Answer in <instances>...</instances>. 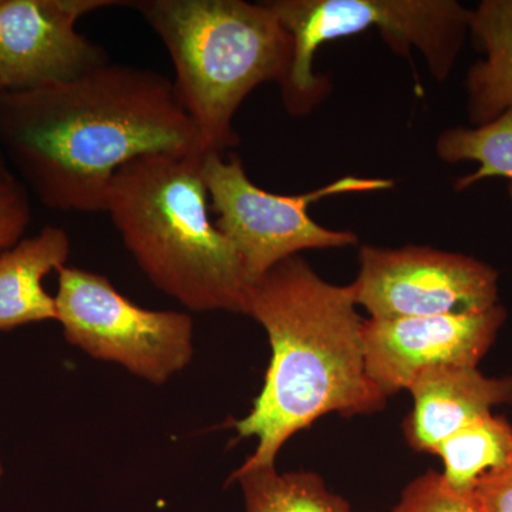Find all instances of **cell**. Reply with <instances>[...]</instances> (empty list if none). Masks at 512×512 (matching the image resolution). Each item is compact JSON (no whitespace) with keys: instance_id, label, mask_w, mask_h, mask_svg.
<instances>
[{"instance_id":"ac0fdd59","label":"cell","mask_w":512,"mask_h":512,"mask_svg":"<svg viewBox=\"0 0 512 512\" xmlns=\"http://www.w3.org/2000/svg\"><path fill=\"white\" fill-rule=\"evenodd\" d=\"M30 220L28 191L10 170L0 173V249L18 244Z\"/></svg>"},{"instance_id":"8fae6325","label":"cell","mask_w":512,"mask_h":512,"mask_svg":"<svg viewBox=\"0 0 512 512\" xmlns=\"http://www.w3.org/2000/svg\"><path fill=\"white\" fill-rule=\"evenodd\" d=\"M414 407L406 437L419 453L436 448L458 430L512 403V375L484 376L477 367L441 366L421 373L412 386Z\"/></svg>"},{"instance_id":"e0dca14e","label":"cell","mask_w":512,"mask_h":512,"mask_svg":"<svg viewBox=\"0 0 512 512\" xmlns=\"http://www.w3.org/2000/svg\"><path fill=\"white\" fill-rule=\"evenodd\" d=\"M393 512H483L473 491H457L436 471L417 477L404 488Z\"/></svg>"},{"instance_id":"7c38bea8","label":"cell","mask_w":512,"mask_h":512,"mask_svg":"<svg viewBox=\"0 0 512 512\" xmlns=\"http://www.w3.org/2000/svg\"><path fill=\"white\" fill-rule=\"evenodd\" d=\"M70 249L64 229L46 227L0 254V330L57 320L56 299L42 282L49 272L66 266Z\"/></svg>"},{"instance_id":"52a82bcc","label":"cell","mask_w":512,"mask_h":512,"mask_svg":"<svg viewBox=\"0 0 512 512\" xmlns=\"http://www.w3.org/2000/svg\"><path fill=\"white\" fill-rule=\"evenodd\" d=\"M56 295L64 338L94 359L113 362L153 384L190 365L194 322L175 311H150L121 295L106 276L63 266Z\"/></svg>"},{"instance_id":"4fadbf2b","label":"cell","mask_w":512,"mask_h":512,"mask_svg":"<svg viewBox=\"0 0 512 512\" xmlns=\"http://www.w3.org/2000/svg\"><path fill=\"white\" fill-rule=\"evenodd\" d=\"M470 33L484 53L466 77L468 119L478 127L512 109V0H483Z\"/></svg>"},{"instance_id":"277c9868","label":"cell","mask_w":512,"mask_h":512,"mask_svg":"<svg viewBox=\"0 0 512 512\" xmlns=\"http://www.w3.org/2000/svg\"><path fill=\"white\" fill-rule=\"evenodd\" d=\"M167 49L174 92L208 153L238 146L232 127L256 87L285 83L293 39L268 2L131 0Z\"/></svg>"},{"instance_id":"ffe728a7","label":"cell","mask_w":512,"mask_h":512,"mask_svg":"<svg viewBox=\"0 0 512 512\" xmlns=\"http://www.w3.org/2000/svg\"><path fill=\"white\" fill-rule=\"evenodd\" d=\"M5 171H9L8 165H6L5 156H3L2 151H0V173H5Z\"/></svg>"},{"instance_id":"8992f818","label":"cell","mask_w":512,"mask_h":512,"mask_svg":"<svg viewBox=\"0 0 512 512\" xmlns=\"http://www.w3.org/2000/svg\"><path fill=\"white\" fill-rule=\"evenodd\" d=\"M202 175L215 225L237 249L249 284L279 262L306 249H338L357 245L352 231H335L319 225L309 215L315 202L335 195L386 191L394 187L386 178L346 175L318 190L301 195H278L252 183L238 156L207 153Z\"/></svg>"},{"instance_id":"ba28073f","label":"cell","mask_w":512,"mask_h":512,"mask_svg":"<svg viewBox=\"0 0 512 512\" xmlns=\"http://www.w3.org/2000/svg\"><path fill=\"white\" fill-rule=\"evenodd\" d=\"M349 285L370 319L466 315L498 305V272L473 256L419 245H363Z\"/></svg>"},{"instance_id":"d6986e66","label":"cell","mask_w":512,"mask_h":512,"mask_svg":"<svg viewBox=\"0 0 512 512\" xmlns=\"http://www.w3.org/2000/svg\"><path fill=\"white\" fill-rule=\"evenodd\" d=\"M473 493L483 512H512V458L507 466L480 478Z\"/></svg>"},{"instance_id":"9a60e30c","label":"cell","mask_w":512,"mask_h":512,"mask_svg":"<svg viewBox=\"0 0 512 512\" xmlns=\"http://www.w3.org/2000/svg\"><path fill=\"white\" fill-rule=\"evenodd\" d=\"M247 512H352L315 473H279L275 466L235 471Z\"/></svg>"},{"instance_id":"30bf717a","label":"cell","mask_w":512,"mask_h":512,"mask_svg":"<svg viewBox=\"0 0 512 512\" xmlns=\"http://www.w3.org/2000/svg\"><path fill=\"white\" fill-rule=\"evenodd\" d=\"M505 319L507 311L500 303L466 315L365 319L367 376L387 399L409 390L421 373L434 367H477Z\"/></svg>"},{"instance_id":"7a4b0ae2","label":"cell","mask_w":512,"mask_h":512,"mask_svg":"<svg viewBox=\"0 0 512 512\" xmlns=\"http://www.w3.org/2000/svg\"><path fill=\"white\" fill-rule=\"evenodd\" d=\"M245 315L268 333L272 357L254 407L237 421L258 440L244 470L275 466L281 448L326 414L386 406L366 372L363 323L348 286L329 284L295 255L249 284Z\"/></svg>"},{"instance_id":"3957f363","label":"cell","mask_w":512,"mask_h":512,"mask_svg":"<svg viewBox=\"0 0 512 512\" xmlns=\"http://www.w3.org/2000/svg\"><path fill=\"white\" fill-rule=\"evenodd\" d=\"M205 154L130 161L114 175L106 212L158 291L192 312L245 315L249 281L237 249L210 220Z\"/></svg>"},{"instance_id":"5bb4252c","label":"cell","mask_w":512,"mask_h":512,"mask_svg":"<svg viewBox=\"0 0 512 512\" xmlns=\"http://www.w3.org/2000/svg\"><path fill=\"white\" fill-rule=\"evenodd\" d=\"M443 460L446 483L457 491H473L480 478L507 466L512 458L510 421L493 413L481 417L434 451Z\"/></svg>"},{"instance_id":"9c48e42d","label":"cell","mask_w":512,"mask_h":512,"mask_svg":"<svg viewBox=\"0 0 512 512\" xmlns=\"http://www.w3.org/2000/svg\"><path fill=\"white\" fill-rule=\"evenodd\" d=\"M126 0H0V84L6 93L72 82L109 63L76 29L87 13Z\"/></svg>"},{"instance_id":"6da1fadb","label":"cell","mask_w":512,"mask_h":512,"mask_svg":"<svg viewBox=\"0 0 512 512\" xmlns=\"http://www.w3.org/2000/svg\"><path fill=\"white\" fill-rule=\"evenodd\" d=\"M0 151L50 210L107 211L121 167L150 154L208 153L154 70L107 63L72 82L0 100Z\"/></svg>"},{"instance_id":"44dd1931","label":"cell","mask_w":512,"mask_h":512,"mask_svg":"<svg viewBox=\"0 0 512 512\" xmlns=\"http://www.w3.org/2000/svg\"><path fill=\"white\" fill-rule=\"evenodd\" d=\"M6 92L3 90L2 84H0V100H2V97L5 96Z\"/></svg>"},{"instance_id":"2e32d148","label":"cell","mask_w":512,"mask_h":512,"mask_svg":"<svg viewBox=\"0 0 512 512\" xmlns=\"http://www.w3.org/2000/svg\"><path fill=\"white\" fill-rule=\"evenodd\" d=\"M436 151L444 163L480 164L473 174L458 178L454 190H468L485 178H505L510 181L512 200V109L484 126L444 130L437 138Z\"/></svg>"},{"instance_id":"7402d4cb","label":"cell","mask_w":512,"mask_h":512,"mask_svg":"<svg viewBox=\"0 0 512 512\" xmlns=\"http://www.w3.org/2000/svg\"><path fill=\"white\" fill-rule=\"evenodd\" d=\"M3 468L2 463H0V480H2Z\"/></svg>"},{"instance_id":"5b68a950","label":"cell","mask_w":512,"mask_h":512,"mask_svg":"<svg viewBox=\"0 0 512 512\" xmlns=\"http://www.w3.org/2000/svg\"><path fill=\"white\" fill-rule=\"evenodd\" d=\"M293 39V62L281 86L285 109L305 116L329 93V80L313 72L320 46L370 28L396 55L424 56L431 76L446 82L470 33L473 10L456 0H271Z\"/></svg>"}]
</instances>
